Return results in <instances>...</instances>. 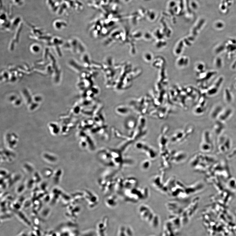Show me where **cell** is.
<instances>
[{
	"instance_id": "4",
	"label": "cell",
	"mask_w": 236,
	"mask_h": 236,
	"mask_svg": "<svg viewBox=\"0 0 236 236\" xmlns=\"http://www.w3.org/2000/svg\"><path fill=\"white\" fill-rule=\"evenodd\" d=\"M118 236H127L126 229L125 227L121 226L120 228L118 233Z\"/></svg>"
},
{
	"instance_id": "1",
	"label": "cell",
	"mask_w": 236,
	"mask_h": 236,
	"mask_svg": "<svg viewBox=\"0 0 236 236\" xmlns=\"http://www.w3.org/2000/svg\"><path fill=\"white\" fill-rule=\"evenodd\" d=\"M108 227V221L106 219L99 222L97 226L98 236H107L106 231Z\"/></svg>"
},
{
	"instance_id": "2",
	"label": "cell",
	"mask_w": 236,
	"mask_h": 236,
	"mask_svg": "<svg viewBox=\"0 0 236 236\" xmlns=\"http://www.w3.org/2000/svg\"><path fill=\"white\" fill-rule=\"evenodd\" d=\"M233 111L232 109L230 108H227L225 109H223L221 112L218 118H220L219 119L220 121L221 122H223L225 120L228 119L229 117H230L231 114H232Z\"/></svg>"
},
{
	"instance_id": "3",
	"label": "cell",
	"mask_w": 236,
	"mask_h": 236,
	"mask_svg": "<svg viewBox=\"0 0 236 236\" xmlns=\"http://www.w3.org/2000/svg\"><path fill=\"white\" fill-rule=\"evenodd\" d=\"M222 107L220 106H216L213 108L211 112V116L212 119H215V118H218L221 112L223 109L222 108Z\"/></svg>"
},
{
	"instance_id": "5",
	"label": "cell",
	"mask_w": 236,
	"mask_h": 236,
	"mask_svg": "<svg viewBox=\"0 0 236 236\" xmlns=\"http://www.w3.org/2000/svg\"><path fill=\"white\" fill-rule=\"evenodd\" d=\"M24 1V0H14L13 2L15 4L19 5L20 4H22V2Z\"/></svg>"
}]
</instances>
